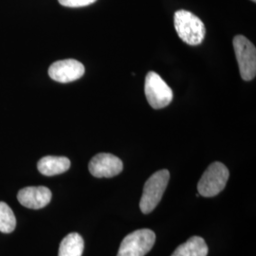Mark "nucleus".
Here are the masks:
<instances>
[{
  "instance_id": "20e7f679",
  "label": "nucleus",
  "mask_w": 256,
  "mask_h": 256,
  "mask_svg": "<svg viewBox=\"0 0 256 256\" xmlns=\"http://www.w3.org/2000/svg\"><path fill=\"white\" fill-rule=\"evenodd\" d=\"M155 241L153 230H137L122 239L117 256H144L151 250Z\"/></svg>"
},
{
  "instance_id": "39448f33",
  "label": "nucleus",
  "mask_w": 256,
  "mask_h": 256,
  "mask_svg": "<svg viewBox=\"0 0 256 256\" xmlns=\"http://www.w3.org/2000/svg\"><path fill=\"white\" fill-rule=\"evenodd\" d=\"M234 48L242 79L252 80L256 75V46L246 37L236 36L234 38Z\"/></svg>"
},
{
  "instance_id": "0eeeda50",
  "label": "nucleus",
  "mask_w": 256,
  "mask_h": 256,
  "mask_svg": "<svg viewBox=\"0 0 256 256\" xmlns=\"http://www.w3.org/2000/svg\"><path fill=\"white\" fill-rule=\"evenodd\" d=\"M122 169V162L118 156L108 153L94 156L88 164V170L95 178H113L119 174Z\"/></svg>"
},
{
  "instance_id": "7ed1b4c3",
  "label": "nucleus",
  "mask_w": 256,
  "mask_h": 256,
  "mask_svg": "<svg viewBox=\"0 0 256 256\" xmlns=\"http://www.w3.org/2000/svg\"><path fill=\"white\" fill-rule=\"evenodd\" d=\"M228 168L218 162H212L202 174L198 183V194L204 198H212L222 192L229 180Z\"/></svg>"
},
{
  "instance_id": "ddd939ff",
  "label": "nucleus",
  "mask_w": 256,
  "mask_h": 256,
  "mask_svg": "<svg viewBox=\"0 0 256 256\" xmlns=\"http://www.w3.org/2000/svg\"><path fill=\"white\" fill-rule=\"evenodd\" d=\"M16 227V218L12 210L5 202H0V232L10 234Z\"/></svg>"
},
{
  "instance_id": "4468645a",
  "label": "nucleus",
  "mask_w": 256,
  "mask_h": 256,
  "mask_svg": "<svg viewBox=\"0 0 256 256\" xmlns=\"http://www.w3.org/2000/svg\"><path fill=\"white\" fill-rule=\"evenodd\" d=\"M59 3L68 8H80V7H84L88 6L92 3L96 2L97 0H58Z\"/></svg>"
},
{
  "instance_id": "1a4fd4ad",
  "label": "nucleus",
  "mask_w": 256,
  "mask_h": 256,
  "mask_svg": "<svg viewBox=\"0 0 256 256\" xmlns=\"http://www.w3.org/2000/svg\"><path fill=\"white\" fill-rule=\"evenodd\" d=\"M52 192L45 186H30L18 194L19 203L28 209L38 210L46 207L52 200Z\"/></svg>"
},
{
  "instance_id": "9b49d317",
  "label": "nucleus",
  "mask_w": 256,
  "mask_h": 256,
  "mask_svg": "<svg viewBox=\"0 0 256 256\" xmlns=\"http://www.w3.org/2000/svg\"><path fill=\"white\" fill-rule=\"evenodd\" d=\"M209 248L200 236H192L174 250L171 256H207Z\"/></svg>"
},
{
  "instance_id": "9d476101",
  "label": "nucleus",
  "mask_w": 256,
  "mask_h": 256,
  "mask_svg": "<svg viewBox=\"0 0 256 256\" xmlns=\"http://www.w3.org/2000/svg\"><path fill=\"white\" fill-rule=\"evenodd\" d=\"M70 167V160L66 156H46L42 158L38 164V171L46 176L63 174Z\"/></svg>"
},
{
  "instance_id": "2eb2a0df",
  "label": "nucleus",
  "mask_w": 256,
  "mask_h": 256,
  "mask_svg": "<svg viewBox=\"0 0 256 256\" xmlns=\"http://www.w3.org/2000/svg\"><path fill=\"white\" fill-rule=\"evenodd\" d=\"M252 1H254V2H256V0H252Z\"/></svg>"
},
{
  "instance_id": "f257e3e1",
  "label": "nucleus",
  "mask_w": 256,
  "mask_h": 256,
  "mask_svg": "<svg viewBox=\"0 0 256 256\" xmlns=\"http://www.w3.org/2000/svg\"><path fill=\"white\" fill-rule=\"evenodd\" d=\"M174 28L183 42L196 46L202 44L206 34L205 25L191 12L180 10L174 12Z\"/></svg>"
},
{
  "instance_id": "6e6552de",
  "label": "nucleus",
  "mask_w": 256,
  "mask_h": 256,
  "mask_svg": "<svg viewBox=\"0 0 256 256\" xmlns=\"http://www.w3.org/2000/svg\"><path fill=\"white\" fill-rule=\"evenodd\" d=\"M84 74V64L74 59L57 61L48 68L50 77L59 82H70L80 79Z\"/></svg>"
},
{
  "instance_id": "f03ea898",
  "label": "nucleus",
  "mask_w": 256,
  "mask_h": 256,
  "mask_svg": "<svg viewBox=\"0 0 256 256\" xmlns=\"http://www.w3.org/2000/svg\"><path fill=\"white\" fill-rule=\"evenodd\" d=\"M169 178V171L164 169L156 172L147 180L140 202V208L144 214L151 212L158 206L162 198Z\"/></svg>"
},
{
  "instance_id": "423d86ee",
  "label": "nucleus",
  "mask_w": 256,
  "mask_h": 256,
  "mask_svg": "<svg viewBox=\"0 0 256 256\" xmlns=\"http://www.w3.org/2000/svg\"><path fill=\"white\" fill-rule=\"evenodd\" d=\"M144 92L149 104L155 110L164 108L173 100L171 88L154 72H148L146 77Z\"/></svg>"
},
{
  "instance_id": "f8f14e48",
  "label": "nucleus",
  "mask_w": 256,
  "mask_h": 256,
  "mask_svg": "<svg viewBox=\"0 0 256 256\" xmlns=\"http://www.w3.org/2000/svg\"><path fill=\"white\" fill-rule=\"evenodd\" d=\"M84 243L77 232L68 234L60 243L58 256H82Z\"/></svg>"
}]
</instances>
